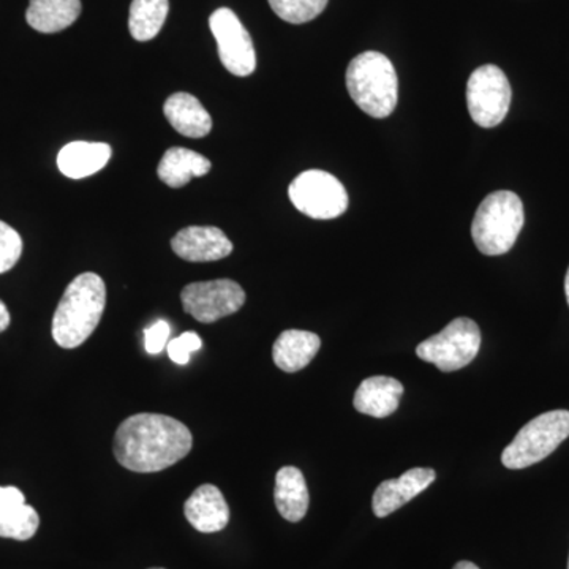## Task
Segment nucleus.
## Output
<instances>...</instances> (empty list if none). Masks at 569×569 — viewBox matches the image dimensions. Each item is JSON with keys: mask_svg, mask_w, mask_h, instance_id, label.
<instances>
[{"mask_svg": "<svg viewBox=\"0 0 569 569\" xmlns=\"http://www.w3.org/2000/svg\"><path fill=\"white\" fill-rule=\"evenodd\" d=\"M168 0H133L130 6L129 29L134 40L156 39L167 21Z\"/></svg>", "mask_w": 569, "mask_h": 569, "instance_id": "nucleus-22", "label": "nucleus"}, {"mask_svg": "<svg viewBox=\"0 0 569 569\" xmlns=\"http://www.w3.org/2000/svg\"><path fill=\"white\" fill-rule=\"evenodd\" d=\"M436 478L432 468H411L400 478L381 482L372 498L373 515L377 518H387L425 492Z\"/></svg>", "mask_w": 569, "mask_h": 569, "instance_id": "nucleus-12", "label": "nucleus"}, {"mask_svg": "<svg viewBox=\"0 0 569 569\" xmlns=\"http://www.w3.org/2000/svg\"><path fill=\"white\" fill-rule=\"evenodd\" d=\"M10 321L11 318L9 309H7V306L0 301V332H3L7 328H9Z\"/></svg>", "mask_w": 569, "mask_h": 569, "instance_id": "nucleus-27", "label": "nucleus"}, {"mask_svg": "<svg viewBox=\"0 0 569 569\" xmlns=\"http://www.w3.org/2000/svg\"><path fill=\"white\" fill-rule=\"evenodd\" d=\"M203 348V340L197 332H183V335L176 337V339L168 342L167 351L171 361L179 366H187L192 358L194 351Z\"/></svg>", "mask_w": 569, "mask_h": 569, "instance_id": "nucleus-25", "label": "nucleus"}, {"mask_svg": "<svg viewBox=\"0 0 569 569\" xmlns=\"http://www.w3.org/2000/svg\"><path fill=\"white\" fill-rule=\"evenodd\" d=\"M568 569H569V560H568Z\"/></svg>", "mask_w": 569, "mask_h": 569, "instance_id": "nucleus-31", "label": "nucleus"}, {"mask_svg": "<svg viewBox=\"0 0 569 569\" xmlns=\"http://www.w3.org/2000/svg\"><path fill=\"white\" fill-rule=\"evenodd\" d=\"M481 348V331L470 318H456L451 323L419 343L417 355L422 361L437 366L441 372H456L470 365Z\"/></svg>", "mask_w": 569, "mask_h": 569, "instance_id": "nucleus-6", "label": "nucleus"}, {"mask_svg": "<svg viewBox=\"0 0 569 569\" xmlns=\"http://www.w3.org/2000/svg\"><path fill=\"white\" fill-rule=\"evenodd\" d=\"M511 84L497 66L479 67L467 82V107L471 119L485 129L500 126L511 104Z\"/></svg>", "mask_w": 569, "mask_h": 569, "instance_id": "nucleus-8", "label": "nucleus"}, {"mask_svg": "<svg viewBox=\"0 0 569 569\" xmlns=\"http://www.w3.org/2000/svg\"><path fill=\"white\" fill-rule=\"evenodd\" d=\"M347 89L366 114L385 119L396 110L399 80L387 56L367 51L356 56L347 69Z\"/></svg>", "mask_w": 569, "mask_h": 569, "instance_id": "nucleus-3", "label": "nucleus"}, {"mask_svg": "<svg viewBox=\"0 0 569 569\" xmlns=\"http://www.w3.org/2000/svg\"><path fill=\"white\" fill-rule=\"evenodd\" d=\"M149 569H163V568H149Z\"/></svg>", "mask_w": 569, "mask_h": 569, "instance_id": "nucleus-30", "label": "nucleus"}, {"mask_svg": "<svg viewBox=\"0 0 569 569\" xmlns=\"http://www.w3.org/2000/svg\"><path fill=\"white\" fill-rule=\"evenodd\" d=\"M81 0H31L26 20L41 33L61 32L81 14Z\"/></svg>", "mask_w": 569, "mask_h": 569, "instance_id": "nucleus-21", "label": "nucleus"}, {"mask_svg": "<svg viewBox=\"0 0 569 569\" xmlns=\"http://www.w3.org/2000/svg\"><path fill=\"white\" fill-rule=\"evenodd\" d=\"M22 253V239L20 233L10 224L0 220V274L9 272L18 263Z\"/></svg>", "mask_w": 569, "mask_h": 569, "instance_id": "nucleus-24", "label": "nucleus"}, {"mask_svg": "<svg viewBox=\"0 0 569 569\" xmlns=\"http://www.w3.org/2000/svg\"><path fill=\"white\" fill-rule=\"evenodd\" d=\"M320 347L321 339L316 332L288 329L277 337L272 359L283 372H299L313 361Z\"/></svg>", "mask_w": 569, "mask_h": 569, "instance_id": "nucleus-18", "label": "nucleus"}, {"mask_svg": "<svg viewBox=\"0 0 569 569\" xmlns=\"http://www.w3.org/2000/svg\"><path fill=\"white\" fill-rule=\"evenodd\" d=\"M164 118L176 132L187 138H203L212 129V119L192 93L176 92L163 107Z\"/></svg>", "mask_w": 569, "mask_h": 569, "instance_id": "nucleus-17", "label": "nucleus"}, {"mask_svg": "<svg viewBox=\"0 0 569 569\" xmlns=\"http://www.w3.org/2000/svg\"><path fill=\"white\" fill-rule=\"evenodd\" d=\"M183 310L209 325L233 316L246 302V291L234 280L219 279L187 284L181 293Z\"/></svg>", "mask_w": 569, "mask_h": 569, "instance_id": "nucleus-9", "label": "nucleus"}, {"mask_svg": "<svg viewBox=\"0 0 569 569\" xmlns=\"http://www.w3.org/2000/svg\"><path fill=\"white\" fill-rule=\"evenodd\" d=\"M111 153V146L107 142H70L59 152V171L70 179L89 178L107 167Z\"/></svg>", "mask_w": 569, "mask_h": 569, "instance_id": "nucleus-16", "label": "nucleus"}, {"mask_svg": "<svg viewBox=\"0 0 569 569\" xmlns=\"http://www.w3.org/2000/svg\"><path fill=\"white\" fill-rule=\"evenodd\" d=\"M174 253L190 263H211L233 252V244L216 227H187L171 239Z\"/></svg>", "mask_w": 569, "mask_h": 569, "instance_id": "nucleus-11", "label": "nucleus"}, {"mask_svg": "<svg viewBox=\"0 0 569 569\" xmlns=\"http://www.w3.org/2000/svg\"><path fill=\"white\" fill-rule=\"evenodd\" d=\"M569 437V411L553 410L531 419L501 455L509 470H522L552 455Z\"/></svg>", "mask_w": 569, "mask_h": 569, "instance_id": "nucleus-5", "label": "nucleus"}, {"mask_svg": "<svg viewBox=\"0 0 569 569\" xmlns=\"http://www.w3.org/2000/svg\"><path fill=\"white\" fill-rule=\"evenodd\" d=\"M189 427L167 415L140 413L123 419L116 430L114 456L134 473L167 470L192 451Z\"/></svg>", "mask_w": 569, "mask_h": 569, "instance_id": "nucleus-1", "label": "nucleus"}, {"mask_svg": "<svg viewBox=\"0 0 569 569\" xmlns=\"http://www.w3.org/2000/svg\"><path fill=\"white\" fill-rule=\"evenodd\" d=\"M190 526L201 533H217L230 522V508L222 490L213 485L200 486L183 505Z\"/></svg>", "mask_w": 569, "mask_h": 569, "instance_id": "nucleus-13", "label": "nucleus"}, {"mask_svg": "<svg viewBox=\"0 0 569 569\" xmlns=\"http://www.w3.org/2000/svg\"><path fill=\"white\" fill-rule=\"evenodd\" d=\"M209 28L219 48L220 62L234 77H249L257 69L252 37L233 10L219 9L209 18Z\"/></svg>", "mask_w": 569, "mask_h": 569, "instance_id": "nucleus-10", "label": "nucleus"}, {"mask_svg": "<svg viewBox=\"0 0 569 569\" xmlns=\"http://www.w3.org/2000/svg\"><path fill=\"white\" fill-rule=\"evenodd\" d=\"M402 396V383L396 378L370 377L356 389L353 406L367 417L388 418L399 408Z\"/></svg>", "mask_w": 569, "mask_h": 569, "instance_id": "nucleus-15", "label": "nucleus"}, {"mask_svg": "<svg viewBox=\"0 0 569 569\" xmlns=\"http://www.w3.org/2000/svg\"><path fill=\"white\" fill-rule=\"evenodd\" d=\"M171 328L168 321L157 320L144 331V347L149 355L162 353L170 342Z\"/></svg>", "mask_w": 569, "mask_h": 569, "instance_id": "nucleus-26", "label": "nucleus"}, {"mask_svg": "<svg viewBox=\"0 0 569 569\" xmlns=\"http://www.w3.org/2000/svg\"><path fill=\"white\" fill-rule=\"evenodd\" d=\"M288 197L299 212L316 220H332L348 209V193L336 176L305 171L288 187Z\"/></svg>", "mask_w": 569, "mask_h": 569, "instance_id": "nucleus-7", "label": "nucleus"}, {"mask_svg": "<svg viewBox=\"0 0 569 569\" xmlns=\"http://www.w3.org/2000/svg\"><path fill=\"white\" fill-rule=\"evenodd\" d=\"M107 306V287L93 272L74 277L52 318V339L66 350L78 348L92 336Z\"/></svg>", "mask_w": 569, "mask_h": 569, "instance_id": "nucleus-2", "label": "nucleus"}, {"mask_svg": "<svg viewBox=\"0 0 569 569\" xmlns=\"http://www.w3.org/2000/svg\"><path fill=\"white\" fill-rule=\"evenodd\" d=\"M329 0H269L277 17L290 24H305L320 17Z\"/></svg>", "mask_w": 569, "mask_h": 569, "instance_id": "nucleus-23", "label": "nucleus"}, {"mask_svg": "<svg viewBox=\"0 0 569 569\" xmlns=\"http://www.w3.org/2000/svg\"><path fill=\"white\" fill-rule=\"evenodd\" d=\"M565 295H567V301L569 306V268L567 272V277H565Z\"/></svg>", "mask_w": 569, "mask_h": 569, "instance_id": "nucleus-29", "label": "nucleus"}, {"mask_svg": "<svg viewBox=\"0 0 569 569\" xmlns=\"http://www.w3.org/2000/svg\"><path fill=\"white\" fill-rule=\"evenodd\" d=\"M211 162L201 153L190 151L186 148H171L164 152L159 163L160 181L167 183L171 189H181L192 178H201L211 171Z\"/></svg>", "mask_w": 569, "mask_h": 569, "instance_id": "nucleus-20", "label": "nucleus"}, {"mask_svg": "<svg viewBox=\"0 0 569 569\" xmlns=\"http://www.w3.org/2000/svg\"><path fill=\"white\" fill-rule=\"evenodd\" d=\"M274 500L277 511L288 522L306 518L310 497L305 475L299 468L283 467L277 471Z\"/></svg>", "mask_w": 569, "mask_h": 569, "instance_id": "nucleus-19", "label": "nucleus"}, {"mask_svg": "<svg viewBox=\"0 0 569 569\" xmlns=\"http://www.w3.org/2000/svg\"><path fill=\"white\" fill-rule=\"evenodd\" d=\"M40 526L39 512L26 503L24 493L14 486L0 488V537L28 541Z\"/></svg>", "mask_w": 569, "mask_h": 569, "instance_id": "nucleus-14", "label": "nucleus"}, {"mask_svg": "<svg viewBox=\"0 0 569 569\" xmlns=\"http://www.w3.org/2000/svg\"><path fill=\"white\" fill-rule=\"evenodd\" d=\"M452 569H479V568L477 567V565L471 563V561L463 560V561H459V563L456 565V567Z\"/></svg>", "mask_w": 569, "mask_h": 569, "instance_id": "nucleus-28", "label": "nucleus"}, {"mask_svg": "<svg viewBox=\"0 0 569 569\" xmlns=\"http://www.w3.org/2000/svg\"><path fill=\"white\" fill-rule=\"evenodd\" d=\"M522 200L515 192L498 190L479 204L471 223V236L479 252L488 257L508 253L522 231Z\"/></svg>", "mask_w": 569, "mask_h": 569, "instance_id": "nucleus-4", "label": "nucleus"}]
</instances>
